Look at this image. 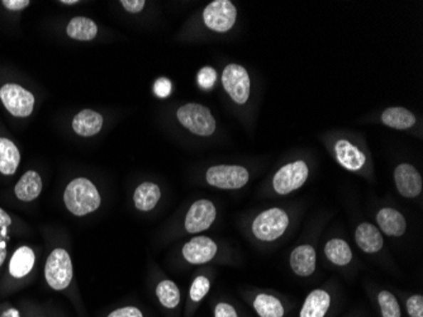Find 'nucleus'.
<instances>
[{
    "label": "nucleus",
    "instance_id": "obj_37",
    "mask_svg": "<svg viewBox=\"0 0 423 317\" xmlns=\"http://www.w3.org/2000/svg\"><path fill=\"white\" fill-rule=\"evenodd\" d=\"M11 225H12L11 216L6 214L4 209L0 208V231H1V237H6V229Z\"/></svg>",
    "mask_w": 423,
    "mask_h": 317
},
{
    "label": "nucleus",
    "instance_id": "obj_8",
    "mask_svg": "<svg viewBox=\"0 0 423 317\" xmlns=\"http://www.w3.org/2000/svg\"><path fill=\"white\" fill-rule=\"evenodd\" d=\"M237 9L229 0H214L207 6L203 19L208 28L219 33L229 32L236 24Z\"/></svg>",
    "mask_w": 423,
    "mask_h": 317
},
{
    "label": "nucleus",
    "instance_id": "obj_10",
    "mask_svg": "<svg viewBox=\"0 0 423 317\" xmlns=\"http://www.w3.org/2000/svg\"><path fill=\"white\" fill-rule=\"evenodd\" d=\"M216 207L208 199H200L192 204L185 217V230L189 234H198L211 227L216 219Z\"/></svg>",
    "mask_w": 423,
    "mask_h": 317
},
{
    "label": "nucleus",
    "instance_id": "obj_35",
    "mask_svg": "<svg viewBox=\"0 0 423 317\" xmlns=\"http://www.w3.org/2000/svg\"><path fill=\"white\" fill-rule=\"evenodd\" d=\"M214 316L216 317H239L237 312L232 306L229 303H218L216 306V311H214Z\"/></svg>",
    "mask_w": 423,
    "mask_h": 317
},
{
    "label": "nucleus",
    "instance_id": "obj_12",
    "mask_svg": "<svg viewBox=\"0 0 423 317\" xmlns=\"http://www.w3.org/2000/svg\"><path fill=\"white\" fill-rule=\"evenodd\" d=\"M217 254V245L207 237H193L183 248L184 259L190 264H206Z\"/></svg>",
    "mask_w": 423,
    "mask_h": 317
},
{
    "label": "nucleus",
    "instance_id": "obj_5",
    "mask_svg": "<svg viewBox=\"0 0 423 317\" xmlns=\"http://www.w3.org/2000/svg\"><path fill=\"white\" fill-rule=\"evenodd\" d=\"M207 182L219 189H240L250 179L246 167L240 165H216L207 170Z\"/></svg>",
    "mask_w": 423,
    "mask_h": 317
},
{
    "label": "nucleus",
    "instance_id": "obj_30",
    "mask_svg": "<svg viewBox=\"0 0 423 317\" xmlns=\"http://www.w3.org/2000/svg\"><path fill=\"white\" fill-rule=\"evenodd\" d=\"M216 80H217V73L211 66H206V68L200 69L198 73V84L203 89H211L214 85Z\"/></svg>",
    "mask_w": 423,
    "mask_h": 317
},
{
    "label": "nucleus",
    "instance_id": "obj_18",
    "mask_svg": "<svg viewBox=\"0 0 423 317\" xmlns=\"http://www.w3.org/2000/svg\"><path fill=\"white\" fill-rule=\"evenodd\" d=\"M14 192H16L18 199H21L24 202L35 201L42 192V179H41L40 174L33 172V170H29L27 173H24L18 180Z\"/></svg>",
    "mask_w": 423,
    "mask_h": 317
},
{
    "label": "nucleus",
    "instance_id": "obj_22",
    "mask_svg": "<svg viewBox=\"0 0 423 317\" xmlns=\"http://www.w3.org/2000/svg\"><path fill=\"white\" fill-rule=\"evenodd\" d=\"M21 154L11 140L0 137V173L13 175L17 172Z\"/></svg>",
    "mask_w": 423,
    "mask_h": 317
},
{
    "label": "nucleus",
    "instance_id": "obj_16",
    "mask_svg": "<svg viewBox=\"0 0 423 317\" xmlns=\"http://www.w3.org/2000/svg\"><path fill=\"white\" fill-rule=\"evenodd\" d=\"M355 240L359 248L367 254H375L383 248V237L380 231L372 224H360L355 232Z\"/></svg>",
    "mask_w": 423,
    "mask_h": 317
},
{
    "label": "nucleus",
    "instance_id": "obj_20",
    "mask_svg": "<svg viewBox=\"0 0 423 317\" xmlns=\"http://www.w3.org/2000/svg\"><path fill=\"white\" fill-rule=\"evenodd\" d=\"M36 256L32 249L22 246L13 254L9 263V273L14 278H24L31 273L35 266Z\"/></svg>",
    "mask_w": 423,
    "mask_h": 317
},
{
    "label": "nucleus",
    "instance_id": "obj_26",
    "mask_svg": "<svg viewBox=\"0 0 423 317\" xmlns=\"http://www.w3.org/2000/svg\"><path fill=\"white\" fill-rule=\"evenodd\" d=\"M254 307L260 317H283L284 307L281 301L270 294H258Z\"/></svg>",
    "mask_w": 423,
    "mask_h": 317
},
{
    "label": "nucleus",
    "instance_id": "obj_39",
    "mask_svg": "<svg viewBox=\"0 0 423 317\" xmlns=\"http://www.w3.org/2000/svg\"><path fill=\"white\" fill-rule=\"evenodd\" d=\"M1 317H21L19 316V312L17 310H14V308H11V310H6Z\"/></svg>",
    "mask_w": 423,
    "mask_h": 317
},
{
    "label": "nucleus",
    "instance_id": "obj_29",
    "mask_svg": "<svg viewBox=\"0 0 423 317\" xmlns=\"http://www.w3.org/2000/svg\"><path fill=\"white\" fill-rule=\"evenodd\" d=\"M209 289H211V282L208 278H195L194 282L190 287V298L194 302H199L206 297V294L209 292Z\"/></svg>",
    "mask_w": 423,
    "mask_h": 317
},
{
    "label": "nucleus",
    "instance_id": "obj_25",
    "mask_svg": "<svg viewBox=\"0 0 423 317\" xmlns=\"http://www.w3.org/2000/svg\"><path fill=\"white\" fill-rule=\"evenodd\" d=\"M325 254L335 266H345L352 259V251L349 244L341 239H332L325 246Z\"/></svg>",
    "mask_w": 423,
    "mask_h": 317
},
{
    "label": "nucleus",
    "instance_id": "obj_15",
    "mask_svg": "<svg viewBox=\"0 0 423 317\" xmlns=\"http://www.w3.org/2000/svg\"><path fill=\"white\" fill-rule=\"evenodd\" d=\"M377 225L388 237H400L406 232L404 216L395 208H383L377 214Z\"/></svg>",
    "mask_w": 423,
    "mask_h": 317
},
{
    "label": "nucleus",
    "instance_id": "obj_19",
    "mask_svg": "<svg viewBox=\"0 0 423 317\" xmlns=\"http://www.w3.org/2000/svg\"><path fill=\"white\" fill-rule=\"evenodd\" d=\"M331 305V297L323 289H315L304 301L301 317H325Z\"/></svg>",
    "mask_w": 423,
    "mask_h": 317
},
{
    "label": "nucleus",
    "instance_id": "obj_6",
    "mask_svg": "<svg viewBox=\"0 0 423 317\" xmlns=\"http://www.w3.org/2000/svg\"><path fill=\"white\" fill-rule=\"evenodd\" d=\"M222 84L224 90L229 93L235 103L245 104L250 98L251 83L249 73L244 66L237 63L227 65L222 74Z\"/></svg>",
    "mask_w": 423,
    "mask_h": 317
},
{
    "label": "nucleus",
    "instance_id": "obj_9",
    "mask_svg": "<svg viewBox=\"0 0 423 317\" xmlns=\"http://www.w3.org/2000/svg\"><path fill=\"white\" fill-rule=\"evenodd\" d=\"M0 99L14 117H28L33 112L35 97L18 84H6L0 89Z\"/></svg>",
    "mask_w": 423,
    "mask_h": 317
},
{
    "label": "nucleus",
    "instance_id": "obj_31",
    "mask_svg": "<svg viewBox=\"0 0 423 317\" xmlns=\"http://www.w3.org/2000/svg\"><path fill=\"white\" fill-rule=\"evenodd\" d=\"M407 312L411 317H423V297L421 294L412 296L407 301Z\"/></svg>",
    "mask_w": 423,
    "mask_h": 317
},
{
    "label": "nucleus",
    "instance_id": "obj_14",
    "mask_svg": "<svg viewBox=\"0 0 423 317\" xmlns=\"http://www.w3.org/2000/svg\"><path fill=\"white\" fill-rule=\"evenodd\" d=\"M291 266L299 277H309L315 271V250L310 245H301L291 255Z\"/></svg>",
    "mask_w": 423,
    "mask_h": 317
},
{
    "label": "nucleus",
    "instance_id": "obj_23",
    "mask_svg": "<svg viewBox=\"0 0 423 317\" xmlns=\"http://www.w3.org/2000/svg\"><path fill=\"white\" fill-rule=\"evenodd\" d=\"M416 115L403 107H392L383 112L382 122L385 126L395 130H407L416 125Z\"/></svg>",
    "mask_w": 423,
    "mask_h": 317
},
{
    "label": "nucleus",
    "instance_id": "obj_33",
    "mask_svg": "<svg viewBox=\"0 0 423 317\" xmlns=\"http://www.w3.org/2000/svg\"><path fill=\"white\" fill-rule=\"evenodd\" d=\"M108 317H143V315L136 307H123L109 313Z\"/></svg>",
    "mask_w": 423,
    "mask_h": 317
},
{
    "label": "nucleus",
    "instance_id": "obj_13",
    "mask_svg": "<svg viewBox=\"0 0 423 317\" xmlns=\"http://www.w3.org/2000/svg\"><path fill=\"white\" fill-rule=\"evenodd\" d=\"M335 154L338 162L351 172H357L365 165V154L348 140H338L335 144Z\"/></svg>",
    "mask_w": 423,
    "mask_h": 317
},
{
    "label": "nucleus",
    "instance_id": "obj_1",
    "mask_svg": "<svg viewBox=\"0 0 423 317\" xmlns=\"http://www.w3.org/2000/svg\"><path fill=\"white\" fill-rule=\"evenodd\" d=\"M63 202L71 214L85 216L100 206V194L89 179L78 178L70 182L63 193Z\"/></svg>",
    "mask_w": 423,
    "mask_h": 317
},
{
    "label": "nucleus",
    "instance_id": "obj_28",
    "mask_svg": "<svg viewBox=\"0 0 423 317\" xmlns=\"http://www.w3.org/2000/svg\"><path fill=\"white\" fill-rule=\"evenodd\" d=\"M380 311L383 317H400V308L398 301L395 294L390 293L388 291H382L377 296Z\"/></svg>",
    "mask_w": 423,
    "mask_h": 317
},
{
    "label": "nucleus",
    "instance_id": "obj_17",
    "mask_svg": "<svg viewBox=\"0 0 423 317\" xmlns=\"http://www.w3.org/2000/svg\"><path fill=\"white\" fill-rule=\"evenodd\" d=\"M103 126V117L92 110H84L75 115L73 128L75 132L84 137H90L100 132Z\"/></svg>",
    "mask_w": 423,
    "mask_h": 317
},
{
    "label": "nucleus",
    "instance_id": "obj_27",
    "mask_svg": "<svg viewBox=\"0 0 423 317\" xmlns=\"http://www.w3.org/2000/svg\"><path fill=\"white\" fill-rule=\"evenodd\" d=\"M156 296L166 308H175L180 302V291L172 281H162L156 289Z\"/></svg>",
    "mask_w": 423,
    "mask_h": 317
},
{
    "label": "nucleus",
    "instance_id": "obj_32",
    "mask_svg": "<svg viewBox=\"0 0 423 317\" xmlns=\"http://www.w3.org/2000/svg\"><path fill=\"white\" fill-rule=\"evenodd\" d=\"M172 90V81L166 78H160L155 81L154 92L159 98H166L170 95Z\"/></svg>",
    "mask_w": 423,
    "mask_h": 317
},
{
    "label": "nucleus",
    "instance_id": "obj_11",
    "mask_svg": "<svg viewBox=\"0 0 423 317\" xmlns=\"http://www.w3.org/2000/svg\"><path fill=\"white\" fill-rule=\"evenodd\" d=\"M395 182L398 192L406 198H414L422 192V177L411 164H400L395 167Z\"/></svg>",
    "mask_w": 423,
    "mask_h": 317
},
{
    "label": "nucleus",
    "instance_id": "obj_2",
    "mask_svg": "<svg viewBox=\"0 0 423 317\" xmlns=\"http://www.w3.org/2000/svg\"><path fill=\"white\" fill-rule=\"evenodd\" d=\"M177 115L179 122L194 135L211 136L216 131V120L204 105L185 104L177 110Z\"/></svg>",
    "mask_w": 423,
    "mask_h": 317
},
{
    "label": "nucleus",
    "instance_id": "obj_34",
    "mask_svg": "<svg viewBox=\"0 0 423 317\" xmlns=\"http://www.w3.org/2000/svg\"><path fill=\"white\" fill-rule=\"evenodd\" d=\"M120 4L123 6L127 12L140 13L142 12L146 1L145 0H122Z\"/></svg>",
    "mask_w": 423,
    "mask_h": 317
},
{
    "label": "nucleus",
    "instance_id": "obj_3",
    "mask_svg": "<svg viewBox=\"0 0 423 317\" xmlns=\"http://www.w3.org/2000/svg\"><path fill=\"white\" fill-rule=\"evenodd\" d=\"M288 226V214L281 208H270L254 219L252 232L261 241H274L284 235Z\"/></svg>",
    "mask_w": 423,
    "mask_h": 317
},
{
    "label": "nucleus",
    "instance_id": "obj_7",
    "mask_svg": "<svg viewBox=\"0 0 423 317\" xmlns=\"http://www.w3.org/2000/svg\"><path fill=\"white\" fill-rule=\"evenodd\" d=\"M309 170L307 164L303 160L286 164V167H281L273 178L274 190L286 196L294 190L299 189L308 179Z\"/></svg>",
    "mask_w": 423,
    "mask_h": 317
},
{
    "label": "nucleus",
    "instance_id": "obj_24",
    "mask_svg": "<svg viewBox=\"0 0 423 317\" xmlns=\"http://www.w3.org/2000/svg\"><path fill=\"white\" fill-rule=\"evenodd\" d=\"M68 35L74 40L92 41L97 37L98 26L89 18H73L68 24Z\"/></svg>",
    "mask_w": 423,
    "mask_h": 317
},
{
    "label": "nucleus",
    "instance_id": "obj_36",
    "mask_svg": "<svg viewBox=\"0 0 423 317\" xmlns=\"http://www.w3.org/2000/svg\"><path fill=\"white\" fill-rule=\"evenodd\" d=\"M1 4L9 11H22L31 4L29 0H3Z\"/></svg>",
    "mask_w": 423,
    "mask_h": 317
},
{
    "label": "nucleus",
    "instance_id": "obj_40",
    "mask_svg": "<svg viewBox=\"0 0 423 317\" xmlns=\"http://www.w3.org/2000/svg\"><path fill=\"white\" fill-rule=\"evenodd\" d=\"M61 3H63V4H69V6H71V4H76L78 0H63Z\"/></svg>",
    "mask_w": 423,
    "mask_h": 317
},
{
    "label": "nucleus",
    "instance_id": "obj_38",
    "mask_svg": "<svg viewBox=\"0 0 423 317\" xmlns=\"http://www.w3.org/2000/svg\"><path fill=\"white\" fill-rule=\"evenodd\" d=\"M6 237H0V266L4 264L6 258Z\"/></svg>",
    "mask_w": 423,
    "mask_h": 317
},
{
    "label": "nucleus",
    "instance_id": "obj_4",
    "mask_svg": "<svg viewBox=\"0 0 423 317\" xmlns=\"http://www.w3.org/2000/svg\"><path fill=\"white\" fill-rule=\"evenodd\" d=\"M47 283L55 291L68 289L73 279V263L69 253L63 249H55L47 258L45 266Z\"/></svg>",
    "mask_w": 423,
    "mask_h": 317
},
{
    "label": "nucleus",
    "instance_id": "obj_21",
    "mask_svg": "<svg viewBox=\"0 0 423 317\" xmlns=\"http://www.w3.org/2000/svg\"><path fill=\"white\" fill-rule=\"evenodd\" d=\"M160 187L147 182L138 185L137 189L135 190V194H133V201L137 209L142 212H147L156 207V204L160 201Z\"/></svg>",
    "mask_w": 423,
    "mask_h": 317
}]
</instances>
